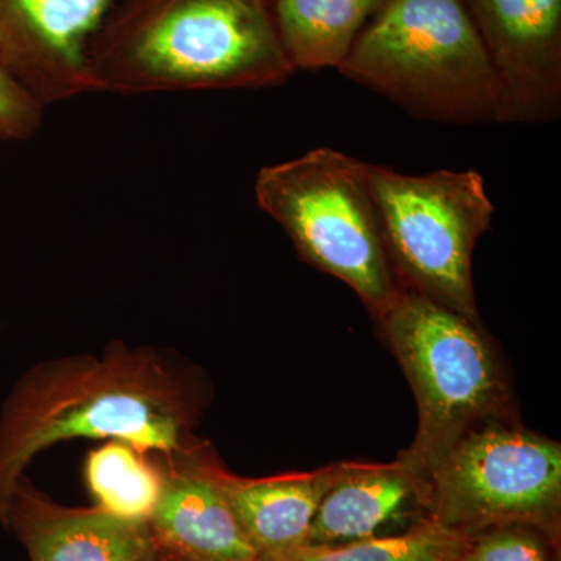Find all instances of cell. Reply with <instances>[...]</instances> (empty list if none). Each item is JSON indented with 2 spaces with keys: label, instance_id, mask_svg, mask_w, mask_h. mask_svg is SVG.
Returning <instances> with one entry per match:
<instances>
[{
  "label": "cell",
  "instance_id": "obj_1",
  "mask_svg": "<svg viewBox=\"0 0 561 561\" xmlns=\"http://www.w3.org/2000/svg\"><path fill=\"white\" fill-rule=\"evenodd\" d=\"M190 373L153 350L114 343L105 356L43 362L22 376L0 412V524L28 465L73 438L130 443L173 456L202 445L203 408Z\"/></svg>",
  "mask_w": 561,
  "mask_h": 561
},
{
  "label": "cell",
  "instance_id": "obj_6",
  "mask_svg": "<svg viewBox=\"0 0 561 561\" xmlns=\"http://www.w3.org/2000/svg\"><path fill=\"white\" fill-rule=\"evenodd\" d=\"M368 179L401 286L482 323L472 251L494 216L482 173L443 169L413 176L368 164Z\"/></svg>",
  "mask_w": 561,
  "mask_h": 561
},
{
  "label": "cell",
  "instance_id": "obj_16",
  "mask_svg": "<svg viewBox=\"0 0 561 561\" xmlns=\"http://www.w3.org/2000/svg\"><path fill=\"white\" fill-rule=\"evenodd\" d=\"M461 535L421 518L408 530L341 545H302L261 561H456Z\"/></svg>",
  "mask_w": 561,
  "mask_h": 561
},
{
  "label": "cell",
  "instance_id": "obj_19",
  "mask_svg": "<svg viewBox=\"0 0 561 561\" xmlns=\"http://www.w3.org/2000/svg\"><path fill=\"white\" fill-rule=\"evenodd\" d=\"M154 561H192V560L183 559V557L176 556V553H172L169 551H164V549L157 548V557H154Z\"/></svg>",
  "mask_w": 561,
  "mask_h": 561
},
{
  "label": "cell",
  "instance_id": "obj_8",
  "mask_svg": "<svg viewBox=\"0 0 561 561\" xmlns=\"http://www.w3.org/2000/svg\"><path fill=\"white\" fill-rule=\"evenodd\" d=\"M502 94L504 124H548L561 111V0H463Z\"/></svg>",
  "mask_w": 561,
  "mask_h": 561
},
{
  "label": "cell",
  "instance_id": "obj_14",
  "mask_svg": "<svg viewBox=\"0 0 561 561\" xmlns=\"http://www.w3.org/2000/svg\"><path fill=\"white\" fill-rule=\"evenodd\" d=\"M386 0H273L280 44L295 70L339 68Z\"/></svg>",
  "mask_w": 561,
  "mask_h": 561
},
{
  "label": "cell",
  "instance_id": "obj_5",
  "mask_svg": "<svg viewBox=\"0 0 561 561\" xmlns=\"http://www.w3.org/2000/svg\"><path fill=\"white\" fill-rule=\"evenodd\" d=\"M254 195L302 260L356 291L373 319L387 311L402 286L383 243L368 162L313 149L262 168Z\"/></svg>",
  "mask_w": 561,
  "mask_h": 561
},
{
  "label": "cell",
  "instance_id": "obj_11",
  "mask_svg": "<svg viewBox=\"0 0 561 561\" xmlns=\"http://www.w3.org/2000/svg\"><path fill=\"white\" fill-rule=\"evenodd\" d=\"M3 526L16 535L31 561H154L149 524L125 522L99 507L55 504L22 476Z\"/></svg>",
  "mask_w": 561,
  "mask_h": 561
},
{
  "label": "cell",
  "instance_id": "obj_7",
  "mask_svg": "<svg viewBox=\"0 0 561 561\" xmlns=\"http://www.w3.org/2000/svg\"><path fill=\"white\" fill-rule=\"evenodd\" d=\"M419 482L424 518L445 529L516 523L560 537V443L516 419L472 427Z\"/></svg>",
  "mask_w": 561,
  "mask_h": 561
},
{
  "label": "cell",
  "instance_id": "obj_2",
  "mask_svg": "<svg viewBox=\"0 0 561 561\" xmlns=\"http://www.w3.org/2000/svg\"><path fill=\"white\" fill-rule=\"evenodd\" d=\"M94 92L262 90L290 65L271 0H114L88 47Z\"/></svg>",
  "mask_w": 561,
  "mask_h": 561
},
{
  "label": "cell",
  "instance_id": "obj_10",
  "mask_svg": "<svg viewBox=\"0 0 561 561\" xmlns=\"http://www.w3.org/2000/svg\"><path fill=\"white\" fill-rule=\"evenodd\" d=\"M157 456L164 474L149 524L157 548L192 561H261L228 504L220 482L225 467L209 443Z\"/></svg>",
  "mask_w": 561,
  "mask_h": 561
},
{
  "label": "cell",
  "instance_id": "obj_13",
  "mask_svg": "<svg viewBox=\"0 0 561 561\" xmlns=\"http://www.w3.org/2000/svg\"><path fill=\"white\" fill-rule=\"evenodd\" d=\"M419 515L420 482L397 461H348L321 500L306 545H341L381 537L390 524Z\"/></svg>",
  "mask_w": 561,
  "mask_h": 561
},
{
  "label": "cell",
  "instance_id": "obj_17",
  "mask_svg": "<svg viewBox=\"0 0 561 561\" xmlns=\"http://www.w3.org/2000/svg\"><path fill=\"white\" fill-rule=\"evenodd\" d=\"M456 561H559V538L531 524H501L460 534Z\"/></svg>",
  "mask_w": 561,
  "mask_h": 561
},
{
  "label": "cell",
  "instance_id": "obj_9",
  "mask_svg": "<svg viewBox=\"0 0 561 561\" xmlns=\"http://www.w3.org/2000/svg\"><path fill=\"white\" fill-rule=\"evenodd\" d=\"M114 0H0V61L39 103L94 92L88 47Z\"/></svg>",
  "mask_w": 561,
  "mask_h": 561
},
{
  "label": "cell",
  "instance_id": "obj_3",
  "mask_svg": "<svg viewBox=\"0 0 561 561\" xmlns=\"http://www.w3.org/2000/svg\"><path fill=\"white\" fill-rule=\"evenodd\" d=\"M337 69L421 119L504 124L500 81L463 0H386Z\"/></svg>",
  "mask_w": 561,
  "mask_h": 561
},
{
  "label": "cell",
  "instance_id": "obj_18",
  "mask_svg": "<svg viewBox=\"0 0 561 561\" xmlns=\"http://www.w3.org/2000/svg\"><path fill=\"white\" fill-rule=\"evenodd\" d=\"M43 110L0 61V142L35 136L43 122Z\"/></svg>",
  "mask_w": 561,
  "mask_h": 561
},
{
  "label": "cell",
  "instance_id": "obj_15",
  "mask_svg": "<svg viewBox=\"0 0 561 561\" xmlns=\"http://www.w3.org/2000/svg\"><path fill=\"white\" fill-rule=\"evenodd\" d=\"M83 478L95 507L138 524H150L164 482L157 454L139 453L122 440L88 453Z\"/></svg>",
  "mask_w": 561,
  "mask_h": 561
},
{
  "label": "cell",
  "instance_id": "obj_12",
  "mask_svg": "<svg viewBox=\"0 0 561 561\" xmlns=\"http://www.w3.org/2000/svg\"><path fill=\"white\" fill-rule=\"evenodd\" d=\"M348 461L308 472L239 478L224 468L221 489L251 545L262 557L300 548L321 500L345 472Z\"/></svg>",
  "mask_w": 561,
  "mask_h": 561
},
{
  "label": "cell",
  "instance_id": "obj_4",
  "mask_svg": "<svg viewBox=\"0 0 561 561\" xmlns=\"http://www.w3.org/2000/svg\"><path fill=\"white\" fill-rule=\"evenodd\" d=\"M376 323L419 405L415 440L394 459L416 481L472 427L516 419L500 357L482 323L405 287Z\"/></svg>",
  "mask_w": 561,
  "mask_h": 561
}]
</instances>
